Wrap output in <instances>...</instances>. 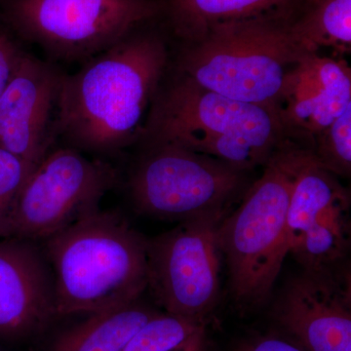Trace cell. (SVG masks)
I'll list each match as a JSON object with an SVG mask.
<instances>
[{
    "label": "cell",
    "instance_id": "1",
    "mask_svg": "<svg viewBox=\"0 0 351 351\" xmlns=\"http://www.w3.org/2000/svg\"><path fill=\"white\" fill-rule=\"evenodd\" d=\"M169 63L162 36L135 31L75 73L62 75L53 136L95 154H112L141 140Z\"/></svg>",
    "mask_w": 351,
    "mask_h": 351
},
{
    "label": "cell",
    "instance_id": "2",
    "mask_svg": "<svg viewBox=\"0 0 351 351\" xmlns=\"http://www.w3.org/2000/svg\"><path fill=\"white\" fill-rule=\"evenodd\" d=\"M45 241L56 316L127 306L147 289V239L119 214L97 210Z\"/></svg>",
    "mask_w": 351,
    "mask_h": 351
},
{
    "label": "cell",
    "instance_id": "3",
    "mask_svg": "<svg viewBox=\"0 0 351 351\" xmlns=\"http://www.w3.org/2000/svg\"><path fill=\"white\" fill-rule=\"evenodd\" d=\"M141 140L175 143L251 172L287 138L274 108L233 100L177 73L159 89Z\"/></svg>",
    "mask_w": 351,
    "mask_h": 351
},
{
    "label": "cell",
    "instance_id": "4",
    "mask_svg": "<svg viewBox=\"0 0 351 351\" xmlns=\"http://www.w3.org/2000/svg\"><path fill=\"white\" fill-rule=\"evenodd\" d=\"M292 22L258 18L213 25L197 40L182 43L176 71L228 98L276 110L289 71L313 53L295 38Z\"/></svg>",
    "mask_w": 351,
    "mask_h": 351
},
{
    "label": "cell",
    "instance_id": "5",
    "mask_svg": "<svg viewBox=\"0 0 351 351\" xmlns=\"http://www.w3.org/2000/svg\"><path fill=\"white\" fill-rule=\"evenodd\" d=\"M299 145L286 140L249 186L239 206L226 215L217 237L240 308L267 301L289 255L287 217Z\"/></svg>",
    "mask_w": 351,
    "mask_h": 351
},
{
    "label": "cell",
    "instance_id": "6",
    "mask_svg": "<svg viewBox=\"0 0 351 351\" xmlns=\"http://www.w3.org/2000/svg\"><path fill=\"white\" fill-rule=\"evenodd\" d=\"M128 189L141 214L166 221L225 217L250 186L248 173L175 143L145 142Z\"/></svg>",
    "mask_w": 351,
    "mask_h": 351
},
{
    "label": "cell",
    "instance_id": "7",
    "mask_svg": "<svg viewBox=\"0 0 351 351\" xmlns=\"http://www.w3.org/2000/svg\"><path fill=\"white\" fill-rule=\"evenodd\" d=\"M117 181V171L73 147L49 151L27 176L0 232V239H48L100 209Z\"/></svg>",
    "mask_w": 351,
    "mask_h": 351
},
{
    "label": "cell",
    "instance_id": "8",
    "mask_svg": "<svg viewBox=\"0 0 351 351\" xmlns=\"http://www.w3.org/2000/svg\"><path fill=\"white\" fill-rule=\"evenodd\" d=\"M163 0H13L14 27L50 56L86 62L160 15Z\"/></svg>",
    "mask_w": 351,
    "mask_h": 351
},
{
    "label": "cell",
    "instance_id": "9",
    "mask_svg": "<svg viewBox=\"0 0 351 351\" xmlns=\"http://www.w3.org/2000/svg\"><path fill=\"white\" fill-rule=\"evenodd\" d=\"M223 217L182 221L147 240V288L166 313L206 322L219 293L218 226Z\"/></svg>",
    "mask_w": 351,
    "mask_h": 351
},
{
    "label": "cell",
    "instance_id": "10",
    "mask_svg": "<svg viewBox=\"0 0 351 351\" xmlns=\"http://www.w3.org/2000/svg\"><path fill=\"white\" fill-rule=\"evenodd\" d=\"M350 228V191L300 145L288 208L289 254L302 269L338 267L346 263Z\"/></svg>",
    "mask_w": 351,
    "mask_h": 351
},
{
    "label": "cell",
    "instance_id": "11",
    "mask_svg": "<svg viewBox=\"0 0 351 351\" xmlns=\"http://www.w3.org/2000/svg\"><path fill=\"white\" fill-rule=\"evenodd\" d=\"M277 322L306 351H351V279L346 263L302 269L283 289Z\"/></svg>",
    "mask_w": 351,
    "mask_h": 351
},
{
    "label": "cell",
    "instance_id": "12",
    "mask_svg": "<svg viewBox=\"0 0 351 351\" xmlns=\"http://www.w3.org/2000/svg\"><path fill=\"white\" fill-rule=\"evenodd\" d=\"M350 107L348 62L313 52L289 71L274 108L285 138L309 149L313 138Z\"/></svg>",
    "mask_w": 351,
    "mask_h": 351
},
{
    "label": "cell",
    "instance_id": "13",
    "mask_svg": "<svg viewBox=\"0 0 351 351\" xmlns=\"http://www.w3.org/2000/svg\"><path fill=\"white\" fill-rule=\"evenodd\" d=\"M60 73L23 55L0 96V147L36 166L50 151Z\"/></svg>",
    "mask_w": 351,
    "mask_h": 351
},
{
    "label": "cell",
    "instance_id": "14",
    "mask_svg": "<svg viewBox=\"0 0 351 351\" xmlns=\"http://www.w3.org/2000/svg\"><path fill=\"white\" fill-rule=\"evenodd\" d=\"M44 258L32 241L0 239V338L32 336L57 317L52 272Z\"/></svg>",
    "mask_w": 351,
    "mask_h": 351
},
{
    "label": "cell",
    "instance_id": "15",
    "mask_svg": "<svg viewBox=\"0 0 351 351\" xmlns=\"http://www.w3.org/2000/svg\"><path fill=\"white\" fill-rule=\"evenodd\" d=\"M304 0H163L171 29L182 43L200 38L219 23L276 18L294 21Z\"/></svg>",
    "mask_w": 351,
    "mask_h": 351
},
{
    "label": "cell",
    "instance_id": "16",
    "mask_svg": "<svg viewBox=\"0 0 351 351\" xmlns=\"http://www.w3.org/2000/svg\"><path fill=\"white\" fill-rule=\"evenodd\" d=\"M156 314L138 301L90 314L87 319L61 332L50 351H122L138 330Z\"/></svg>",
    "mask_w": 351,
    "mask_h": 351
},
{
    "label": "cell",
    "instance_id": "17",
    "mask_svg": "<svg viewBox=\"0 0 351 351\" xmlns=\"http://www.w3.org/2000/svg\"><path fill=\"white\" fill-rule=\"evenodd\" d=\"M295 38L313 52H350L351 0H304L291 23Z\"/></svg>",
    "mask_w": 351,
    "mask_h": 351
},
{
    "label": "cell",
    "instance_id": "18",
    "mask_svg": "<svg viewBox=\"0 0 351 351\" xmlns=\"http://www.w3.org/2000/svg\"><path fill=\"white\" fill-rule=\"evenodd\" d=\"M205 325V321L158 313L138 330L122 351H174Z\"/></svg>",
    "mask_w": 351,
    "mask_h": 351
},
{
    "label": "cell",
    "instance_id": "19",
    "mask_svg": "<svg viewBox=\"0 0 351 351\" xmlns=\"http://www.w3.org/2000/svg\"><path fill=\"white\" fill-rule=\"evenodd\" d=\"M309 151L325 170L337 177H350L351 107L313 138Z\"/></svg>",
    "mask_w": 351,
    "mask_h": 351
},
{
    "label": "cell",
    "instance_id": "20",
    "mask_svg": "<svg viewBox=\"0 0 351 351\" xmlns=\"http://www.w3.org/2000/svg\"><path fill=\"white\" fill-rule=\"evenodd\" d=\"M34 165L0 147V232L16 196Z\"/></svg>",
    "mask_w": 351,
    "mask_h": 351
},
{
    "label": "cell",
    "instance_id": "21",
    "mask_svg": "<svg viewBox=\"0 0 351 351\" xmlns=\"http://www.w3.org/2000/svg\"><path fill=\"white\" fill-rule=\"evenodd\" d=\"M24 54L8 36L0 32V96L10 82Z\"/></svg>",
    "mask_w": 351,
    "mask_h": 351
},
{
    "label": "cell",
    "instance_id": "22",
    "mask_svg": "<svg viewBox=\"0 0 351 351\" xmlns=\"http://www.w3.org/2000/svg\"><path fill=\"white\" fill-rule=\"evenodd\" d=\"M237 351H306L289 337L262 336L248 339Z\"/></svg>",
    "mask_w": 351,
    "mask_h": 351
},
{
    "label": "cell",
    "instance_id": "23",
    "mask_svg": "<svg viewBox=\"0 0 351 351\" xmlns=\"http://www.w3.org/2000/svg\"><path fill=\"white\" fill-rule=\"evenodd\" d=\"M206 350V334L205 327L195 332L188 341L174 351H205Z\"/></svg>",
    "mask_w": 351,
    "mask_h": 351
},
{
    "label": "cell",
    "instance_id": "24",
    "mask_svg": "<svg viewBox=\"0 0 351 351\" xmlns=\"http://www.w3.org/2000/svg\"><path fill=\"white\" fill-rule=\"evenodd\" d=\"M0 351H1V350H0Z\"/></svg>",
    "mask_w": 351,
    "mask_h": 351
}]
</instances>
